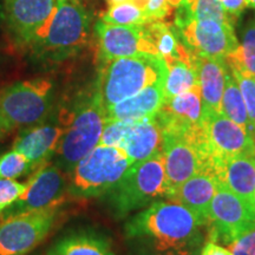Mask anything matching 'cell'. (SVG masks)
<instances>
[{
    "label": "cell",
    "mask_w": 255,
    "mask_h": 255,
    "mask_svg": "<svg viewBox=\"0 0 255 255\" xmlns=\"http://www.w3.org/2000/svg\"><path fill=\"white\" fill-rule=\"evenodd\" d=\"M207 227L176 200L152 202L126 225L128 239L154 250L200 254Z\"/></svg>",
    "instance_id": "1"
},
{
    "label": "cell",
    "mask_w": 255,
    "mask_h": 255,
    "mask_svg": "<svg viewBox=\"0 0 255 255\" xmlns=\"http://www.w3.org/2000/svg\"><path fill=\"white\" fill-rule=\"evenodd\" d=\"M91 17L81 0H57L46 21L27 41L32 56L43 62H62L87 45Z\"/></svg>",
    "instance_id": "2"
},
{
    "label": "cell",
    "mask_w": 255,
    "mask_h": 255,
    "mask_svg": "<svg viewBox=\"0 0 255 255\" xmlns=\"http://www.w3.org/2000/svg\"><path fill=\"white\" fill-rule=\"evenodd\" d=\"M165 77L167 65L162 57H123L105 62L96 87L107 109L150 85L165 82Z\"/></svg>",
    "instance_id": "3"
},
{
    "label": "cell",
    "mask_w": 255,
    "mask_h": 255,
    "mask_svg": "<svg viewBox=\"0 0 255 255\" xmlns=\"http://www.w3.org/2000/svg\"><path fill=\"white\" fill-rule=\"evenodd\" d=\"M105 126V108L97 87L78 101L65 126L57 149L56 164L69 174L72 168L100 144Z\"/></svg>",
    "instance_id": "4"
},
{
    "label": "cell",
    "mask_w": 255,
    "mask_h": 255,
    "mask_svg": "<svg viewBox=\"0 0 255 255\" xmlns=\"http://www.w3.org/2000/svg\"><path fill=\"white\" fill-rule=\"evenodd\" d=\"M168 199L190 177L214 171L203 126L188 130H162Z\"/></svg>",
    "instance_id": "5"
},
{
    "label": "cell",
    "mask_w": 255,
    "mask_h": 255,
    "mask_svg": "<svg viewBox=\"0 0 255 255\" xmlns=\"http://www.w3.org/2000/svg\"><path fill=\"white\" fill-rule=\"evenodd\" d=\"M132 164L122 149L98 144L68 174V193L78 199L108 194Z\"/></svg>",
    "instance_id": "6"
},
{
    "label": "cell",
    "mask_w": 255,
    "mask_h": 255,
    "mask_svg": "<svg viewBox=\"0 0 255 255\" xmlns=\"http://www.w3.org/2000/svg\"><path fill=\"white\" fill-rule=\"evenodd\" d=\"M55 96V83L47 78L17 82L0 91L2 132L44 122L52 110Z\"/></svg>",
    "instance_id": "7"
},
{
    "label": "cell",
    "mask_w": 255,
    "mask_h": 255,
    "mask_svg": "<svg viewBox=\"0 0 255 255\" xmlns=\"http://www.w3.org/2000/svg\"><path fill=\"white\" fill-rule=\"evenodd\" d=\"M108 195L115 214L120 218L155 201L168 199L163 154L158 152L133 163Z\"/></svg>",
    "instance_id": "8"
},
{
    "label": "cell",
    "mask_w": 255,
    "mask_h": 255,
    "mask_svg": "<svg viewBox=\"0 0 255 255\" xmlns=\"http://www.w3.org/2000/svg\"><path fill=\"white\" fill-rule=\"evenodd\" d=\"M59 203L0 220V255H27L45 240L58 219Z\"/></svg>",
    "instance_id": "9"
},
{
    "label": "cell",
    "mask_w": 255,
    "mask_h": 255,
    "mask_svg": "<svg viewBox=\"0 0 255 255\" xmlns=\"http://www.w3.org/2000/svg\"><path fill=\"white\" fill-rule=\"evenodd\" d=\"M254 227L255 210L225 184L218 182L207 225L208 241L228 246Z\"/></svg>",
    "instance_id": "10"
},
{
    "label": "cell",
    "mask_w": 255,
    "mask_h": 255,
    "mask_svg": "<svg viewBox=\"0 0 255 255\" xmlns=\"http://www.w3.org/2000/svg\"><path fill=\"white\" fill-rule=\"evenodd\" d=\"M174 25L187 49L195 55L226 59L240 44L233 23L175 19Z\"/></svg>",
    "instance_id": "11"
},
{
    "label": "cell",
    "mask_w": 255,
    "mask_h": 255,
    "mask_svg": "<svg viewBox=\"0 0 255 255\" xmlns=\"http://www.w3.org/2000/svg\"><path fill=\"white\" fill-rule=\"evenodd\" d=\"M203 130L214 168L225 159L255 155V137L222 113L203 109Z\"/></svg>",
    "instance_id": "12"
},
{
    "label": "cell",
    "mask_w": 255,
    "mask_h": 255,
    "mask_svg": "<svg viewBox=\"0 0 255 255\" xmlns=\"http://www.w3.org/2000/svg\"><path fill=\"white\" fill-rule=\"evenodd\" d=\"M65 175V171H63L57 164L41 165L30 177L23 195L4 213H1L2 218L58 205L65 191H68V181Z\"/></svg>",
    "instance_id": "13"
},
{
    "label": "cell",
    "mask_w": 255,
    "mask_h": 255,
    "mask_svg": "<svg viewBox=\"0 0 255 255\" xmlns=\"http://www.w3.org/2000/svg\"><path fill=\"white\" fill-rule=\"evenodd\" d=\"M103 62L135 56H159L146 25L122 26L98 21L95 26Z\"/></svg>",
    "instance_id": "14"
},
{
    "label": "cell",
    "mask_w": 255,
    "mask_h": 255,
    "mask_svg": "<svg viewBox=\"0 0 255 255\" xmlns=\"http://www.w3.org/2000/svg\"><path fill=\"white\" fill-rule=\"evenodd\" d=\"M65 127L57 122H41L23 129L13 142L14 150L30 159L32 168L37 169L55 156Z\"/></svg>",
    "instance_id": "15"
},
{
    "label": "cell",
    "mask_w": 255,
    "mask_h": 255,
    "mask_svg": "<svg viewBox=\"0 0 255 255\" xmlns=\"http://www.w3.org/2000/svg\"><path fill=\"white\" fill-rule=\"evenodd\" d=\"M162 130H188L203 126V103L200 87L164 100L155 115Z\"/></svg>",
    "instance_id": "16"
},
{
    "label": "cell",
    "mask_w": 255,
    "mask_h": 255,
    "mask_svg": "<svg viewBox=\"0 0 255 255\" xmlns=\"http://www.w3.org/2000/svg\"><path fill=\"white\" fill-rule=\"evenodd\" d=\"M57 0H4L9 27L26 44L52 13Z\"/></svg>",
    "instance_id": "17"
},
{
    "label": "cell",
    "mask_w": 255,
    "mask_h": 255,
    "mask_svg": "<svg viewBox=\"0 0 255 255\" xmlns=\"http://www.w3.org/2000/svg\"><path fill=\"white\" fill-rule=\"evenodd\" d=\"M214 176L255 210V155L220 162L214 168Z\"/></svg>",
    "instance_id": "18"
},
{
    "label": "cell",
    "mask_w": 255,
    "mask_h": 255,
    "mask_svg": "<svg viewBox=\"0 0 255 255\" xmlns=\"http://www.w3.org/2000/svg\"><path fill=\"white\" fill-rule=\"evenodd\" d=\"M164 82L145 88L138 94L105 109V121H142L151 119L164 103Z\"/></svg>",
    "instance_id": "19"
},
{
    "label": "cell",
    "mask_w": 255,
    "mask_h": 255,
    "mask_svg": "<svg viewBox=\"0 0 255 255\" xmlns=\"http://www.w3.org/2000/svg\"><path fill=\"white\" fill-rule=\"evenodd\" d=\"M191 63L197 75L203 109L222 113V95L225 89L226 73L228 71L226 59L209 58L191 53Z\"/></svg>",
    "instance_id": "20"
},
{
    "label": "cell",
    "mask_w": 255,
    "mask_h": 255,
    "mask_svg": "<svg viewBox=\"0 0 255 255\" xmlns=\"http://www.w3.org/2000/svg\"><path fill=\"white\" fill-rule=\"evenodd\" d=\"M162 146L163 131L154 116L131 122L120 149L124 150L128 157L136 163L162 152Z\"/></svg>",
    "instance_id": "21"
},
{
    "label": "cell",
    "mask_w": 255,
    "mask_h": 255,
    "mask_svg": "<svg viewBox=\"0 0 255 255\" xmlns=\"http://www.w3.org/2000/svg\"><path fill=\"white\" fill-rule=\"evenodd\" d=\"M216 187H218V180L214 174L200 173L181 184L170 199L176 200L187 209H189L207 227L210 205Z\"/></svg>",
    "instance_id": "22"
},
{
    "label": "cell",
    "mask_w": 255,
    "mask_h": 255,
    "mask_svg": "<svg viewBox=\"0 0 255 255\" xmlns=\"http://www.w3.org/2000/svg\"><path fill=\"white\" fill-rule=\"evenodd\" d=\"M47 255H115L109 240L95 232L81 231L65 235Z\"/></svg>",
    "instance_id": "23"
},
{
    "label": "cell",
    "mask_w": 255,
    "mask_h": 255,
    "mask_svg": "<svg viewBox=\"0 0 255 255\" xmlns=\"http://www.w3.org/2000/svg\"><path fill=\"white\" fill-rule=\"evenodd\" d=\"M146 28H148L149 34L154 41L159 56L164 59V62L178 59L193 64L191 63V52L181 40L175 25L157 20L146 24Z\"/></svg>",
    "instance_id": "24"
},
{
    "label": "cell",
    "mask_w": 255,
    "mask_h": 255,
    "mask_svg": "<svg viewBox=\"0 0 255 255\" xmlns=\"http://www.w3.org/2000/svg\"><path fill=\"white\" fill-rule=\"evenodd\" d=\"M221 111L225 116L235 122L239 126L246 129L253 135V128H252L250 117H248L246 103L242 97L241 90L239 88L237 79L234 78L231 70L226 73L225 89H223ZM254 136V135H253Z\"/></svg>",
    "instance_id": "25"
},
{
    "label": "cell",
    "mask_w": 255,
    "mask_h": 255,
    "mask_svg": "<svg viewBox=\"0 0 255 255\" xmlns=\"http://www.w3.org/2000/svg\"><path fill=\"white\" fill-rule=\"evenodd\" d=\"M165 65H167V77L164 82L165 100L199 87L197 75L193 64L183 60L171 59L165 62Z\"/></svg>",
    "instance_id": "26"
},
{
    "label": "cell",
    "mask_w": 255,
    "mask_h": 255,
    "mask_svg": "<svg viewBox=\"0 0 255 255\" xmlns=\"http://www.w3.org/2000/svg\"><path fill=\"white\" fill-rule=\"evenodd\" d=\"M175 19L193 20H216L220 23H233L222 7L220 0H186L177 7Z\"/></svg>",
    "instance_id": "27"
},
{
    "label": "cell",
    "mask_w": 255,
    "mask_h": 255,
    "mask_svg": "<svg viewBox=\"0 0 255 255\" xmlns=\"http://www.w3.org/2000/svg\"><path fill=\"white\" fill-rule=\"evenodd\" d=\"M226 62L237 65L255 77V18L248 23L237 50L226 57Z\"/></svg>",
    "instance_id": "28"
},
{
    "label": "cell",
    "mask_w": 255,
    "mask_h": 255,
    "mask_svg": "<svg viewBox=\"0 0 255 255\" xmlns=\"http://www.w3.org/2000/svg\"><path fill=\"white\" fill-rule=\"evenodd\" d=\"M102 21L122 26H141L150 23L145 12L130 0L110 6Z\"/></svg>",
    "instance_id": "29"
},
{
    "label": "cell",
    "mask_w": 255,
    "mask_h": 255,
    "mask_svg": "<svg viewBox=\"0 0 255 255\" xmlns=\"http://www.w3.org/2000/svg\"><path fill=\"white\" fill-rule=\"evenodd\" d=\"M227 65L234 78L237 79L239 88L241 90L242 97L246 103L248 117H250L252 128H253V135L255 137V77L237 65H231V64H227Z\"/></svg>",
    "instance_id": "30"
},
{
    "label": "cell",
    "mask_w": 255,
    "mask_h": 255,
    "mask_svg": "<svg viewBox=\"0 0 255 255\" xmlns=\"http://www.w3.org/2000/svg\"><path fill=\"white\" fill-rule=\"evenodd\" d=\"M31 170H33V168L30 159L14 149L0 156V178L15 180Z\"/></svg>",
    "instance_id": "31"
},
{
    "label": "cell",
    "mask_w": 255,
    "mask_h": 255,
    "mask_svg": "<svg viewBox=\"0 0 255 255\" xmlns=\"http://www.w3.org/2000/svg\"><path fill=\"white\" fill-rule=\"evenodd\" d=\"M130 124V121H105L100 144L121 148Z\"/></svg>",
    "instance_id": "32"
},
{
    "label": "cell",
    "mask_w": 255,
    "mask_h": 255,
    "mask_svg": "<svg viewBox=\"0 0 255 255\" xmlns=\"http://www.w3.org/2000/svg\"><path fill=\"white\" fill-rule=\"evenodd\" d=\"M27 183L9 178H0V214L9 208L26 190Z\"/></svg>",
    "instance_id": "33"
},
{
    "label": "cell",
    "mask_w": 255,
    "mask_h": 255,
    "mask_svg": "<svg viewBox=\"0 0 255 255\" xmlns=\"http://www.w3.org/2000/svg\"><path fill=\"white\" fill-rule=\"evenodd\" d=\"M233 255H253L255 253V227L228 245Z\"/></svg>",
    "instance_id": "34"
},
{
    "label": "cell",
    "mask_w": 255,
    "mask_h": 255,
    "mask_svg": "<svg viewBox=\"0 0 255 255\" xmlns=\"http://www.w3.org/2000/svg\"><path fill=\"white\" fill-rule=\"evenodd\" d=\"M171 7L169 6L167 0H148L144 12L149 21L163 20L170 12Z\"/></svg>",
    "instance_id": "35"
},
{
    "label": "cell",
    "mask_w": 255,
    "mask_h": 255,
    "mask_svg": "<svg viewBox=\"0 0 255 255\" xmlns=\"http://www.w3.org/2000/svg\"><path fill=\"white\" fill-rule=\"evenodd\" d=\"M223 9L233 21L244 13L247 7V0H220Z\"/></svg>",
    "instance_id": "36"
},
{
    "label": "cell",
    "mask_w": 255,
    "mask_h": 255,
    "mask_svg": "<svg viewBox=\"0 0 255 255\" xmlns=\"http://www.w3.org/2000/svg\"><path fill=\"white\" fill-rule=\"evenodd\" d=\"M200 255H233L228 248L220 246L219 244L213 241H207L201 248Z\"/></svg>",
    "instance_id": "37"
},
{
    "label": "cell",
    "mask_w": 255,
    "mask_h": 255,
    "mask_svg": "<svg viewBox=\"0 0 255 255\" xmlns=\"http://www.w3.org/2000/svg\"><path fill=\"white\" fill-rule=\"evenodd\" d=\"M131 255H200V254H193V253H181V252H164V251H157L154 248L145 246V245H139L135 253Z\"/></svg>",
    "instance_id": "38"
},
{
    "label": "cell",
    "mask_w": 255,
    "mask_h": 255,
    "mask_svg": "<svg viewBox=\"0 0 255 255\" xmlns=\"http://www.w3.org/2000/svg\"><path fill=\"white\" fill-rule=\"evenodd\" d=\"M168 1V4H169V6H170L171 8H174V7H178V6H180L181 4H183L184 1H186V0H167Z\"/></svg>",
    "instance_id": "39"
},
{
    "label": "cell",
    "mask_w": 255,
    "mask_h": 255,
    "mask_svg": "<svg viewBox=\"0 0 255 255\" xmlns=\"http://www.w3.org/2000/svg\"><path fill=\"white\" fill-rule=\"evenodd\" d=\"M107 1H108V4H109V6H113L116 4H121V2L128 1V0H107Z\"/></svg>",
    "instance_id": "40"
},
{
    "label": "cell",
    "mask_w": 255,
    "mask_h": 255,
    "mask_svg": "<svg viewBox=\"0 0 255 255\" xmlns=\"http://www.w3.org/2000/svg\"><path fill=\"white\" fill-rule=\"evenodd\" d=\"M247 7L255 9V0H247Z\"/></svg>",
    "instance_id": "41"
},
{
    "label": "cell",
    "mask_w": 255,
    "mask_h": 255,
    "mask_svg": "<svg viewBox=\"0 0 255 255\" xmlns=\"http://www.w3.org/2000/svg\"><path fill=\"white\" fill-rule=\"evenodd\" d=\"M2 133H4V132H2V129H1V127H0V135H2Z\"/></svg>",
    "instance_id": "42"
},
{
    "label": "cell",
    "mask_w": 255,
    "mask_h": 255,
    "mask_svg": "<svg viewBox=\"0 0 255 255\" xmlns=\"http://www.w3.org/2000/svg\"><path fill=\"white\" fill-rule=\"evenodd\" d=\"M253 255H255V253H254V254H253Z\"/></svg>",
    "instance_id": "43"
}]
</instances>
